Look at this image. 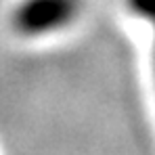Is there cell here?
Here are the masks:
<instances>
[{"label": "cell", "mask_w": 155, "mask_h": 155, "mask_svg": "<svg viewBox=\"0 0 155 155\" xmlns=\"http://www.w3.org/2000/svg\"><path fill=\"white\" fill-rule=\"evenodd\" d=\"M78 15V0H23L13 13L19 34L42 36L65 27Z\"/></svg>", "instance_id": "1"}, {"label": "cell", "mask_w": 155, "mask_h": 155, "mask_svg": "<svg viewBox=\"0 0 155 155\" xmlns=\"http://www.w3.org/2000/svg\"><path fill=\"white\" fill-rule=\"evenodd\" d=\"M134 11L155 21V0H134Z\"/></svg>", "instance_id": "2"}]
</instances>
